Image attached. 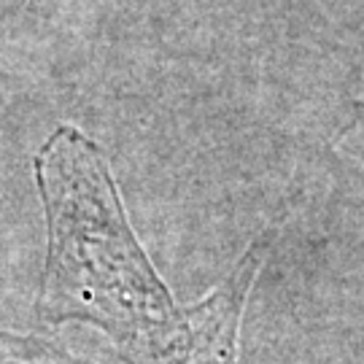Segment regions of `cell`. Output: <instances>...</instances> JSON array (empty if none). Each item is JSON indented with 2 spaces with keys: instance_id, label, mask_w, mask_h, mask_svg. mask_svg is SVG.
<instances>
[{
  "instance_id": "6da1fadb",
  "label": "cell",
  "mask_w": 364,
  "mask_h": 364,
  "mask_svg": "<svg viewBox=\"0 0 364 364\" xmlns=\"http://www.w3.org/2000/svg\"><path fill=\"white\" fill-rule=\"evenodd\" d=\"M46 216L38 313L49 324H90L130 364L189 321L141 246L111 165L90 135L60 124L33 159Z\"/></svg>"
},
{
  "instance_id": "7a4b0ae2",
  "label": "cell",
  "mask_w": 364,
  "mask_h": 364,
  "mask_svg": "<svg viewBox=\"0 0 364 364\" xmlns=\"http://www.w3.org/2000/svg\"><path fill=\"white\" fill-rule=\"evenodd\" d=\"M0 364H84L38 338L0 332Z\"/></svg>"
}]
</instances>
